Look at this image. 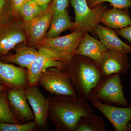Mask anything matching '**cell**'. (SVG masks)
Returning a JSON list of instances; mask_svg holds the SVG:
<instances>
[{
    "label": "cell",
    "instance_id": "cell-1",
    "mask_svg": "<svg viewBox=\"0 0 131 131\" xmlns=\"http://www.w3.org/2000/svg\"><path fill=\"white\" fill-rule=\"evenodd\" d=\"M86 98L78 96H56L50 98L49 118L59 131H75L80 118L94 114Z\"/></svg>",
    "mask_w": 131,
    "mask_h": 131
},
{
    "label": "cell",
    "instance_id": "cell-2",
    "mask_svg": "<svg viewBox=\"0 0 131 131\" xmlns=\"http://www.w3.org/2000/svg\"><path fill=\"white\" fill-rule=\"evenodd\" d=\"M62 69L68 74L78 96L86 99L103 77L98 64L83 56H75Z\"/></svg>",
    "mask_w": 131,
    "mask_h": 131
},
{
    "label": "cell",
    "instance_id": "cell-3",
    "mask_svg": "<svg viewBox=\"0 0 131 131\" xmlns=\"http://www.w3.org/2000/svg\"><path fill=\"white\" fill-rule=\"evenodd\" d=\"M87 100L91 103L99 101L109 105L131 106L124 95L120 74H118L103 77Z\"/></svg>",
    "mask_w": 131,
    "mask_h": 131
},
{
    "label": "cell",
    "instance_id": "cell-4",
    "mask_svg": "<svg viewBox=\"0 0 131 131\" xmlns=\"http://www.w3.org/2000/svg\"><path fill=\"white\" fill-rule=\"evenodd\" d=\"M85 32L77 30L62 37L45 38L37 46L47 49L56 55L61 61L68 63L74 57Z\"/></svg>",
    "mask_w": 131,
    "mask_h": 131
},
{
    "label": "cell",
    "instance_id": "cell-5",
    "mask_svg": "<svg viewBox=\"0 0 131 131\" xmlns=\"http://www.w3.org/2000/svg\"><path fill=\"white\" fill-rule=\"evenodd\" d=\"M70 3L74 10L75 19L70 30L95 33L96 27L100 25L102 13L107 8L106 5L101 3L91 8L86 0H70Z\"/></svg>",
    "mask_w": 131,
    "mask_h": 131
},
{
    "label": "cell",
    "instance_id": "cell-6",
    "mask_svg": "<svg viewBox=\"0 0 131 131\" xmlns=\"http://www.w3.org/2000/svg\"><path fill=\"white\" fill-rule=\"evenodd\" d=\"M39 83L49 93L56 96H78L68 74L61 68L46 69L40 76Z\"/></svg>",
    "mask_w": 131,
    "mask_h": 131
},
{
    "label": "cell",
    "instance_id": "cell-7",
    "mask_svg": "<svg viewBox=\"0 0 131 131\" xmlns=\"http://www.w3.org/2000/svg\"><path fill=\"white\" fill-rule=\"evenodd\" d=\"M35 60L26 69L28 86H36L39 84L40 76L44 71L51 67L63 68L66 63L62 62L54 53L47 49L39 47Z\"/></svg>",
    "mask_w": 131,
    "mask_h": 131
},
{
    "label": "cell",
    "instance_id": "cell-8",
    "mask_svg": "<svg viewBox=\"0 0 131 131\" xmlns=\"http://www.w3.org/2000/svg\"><path fill=\"white\" fill-rule=\"evenodd\" d=\"M54 11L51 4L47 9L29 21L23 20L22 27L31 46H37L45 38L49 30Z\"/></svg>",
    "mask_w": 131,
    "mask_h": 131
},
{
    "label": "cell",
    "instance_id": "cell-9",
    "mask_svg": "<svg viewBox=\"0 0 131 131\" xmlns=\"http://www.w3.org/2000/svg\"><path fill=\"white\" fill-rule=\"evenodd\" d=\"M23 20L18 16L11 22L0 26V57L7 55L18 45L26 43Z\"/></svg>",
    "mask_w": 131,
    "mask_h": 131
},
{
    "label": "cell",
    "instance_id": "cell-10",
    "mask_svg": "<svg viewBox=\"0 0 131 131\" xmlns=\"http://www.w3.org/2000/svg\"><path fill=\"white\" fill-rule=\"evenodd\" d=\"M25 91L32 109L37 126L39 128L45 127L49 118L50 98H46L37 86H28L25 89Z\"/></svg>",
    "mask_w": 131,
    "mask_h": 131
},
{
    "label": "cell",
    "instance_id": "cell-11",
    "mask_svg": "<svg viewBox=\"0 0 131 131\" xmlns=\"http://www.w3.org/2000/svg\"><path fill=\"white\" fill-rule=\"evenodd\" d=\"M7 95L10 108L20 122L26 123L34 120V116L27 102L25 89H8Z\"/></svg>",
    "mask_w": 131,
    "mask_h": 131
},
{
    "label": "cell",
    "instance_id": "cell-12",
    "mask_svg": "<svg viewBox=\"0 0 131 131\" xmlns=\"http://www.w3.org/2000/svg\"><path fill=\"white\" fill-rule=\"evenodd\" d=\"M112 125L116 131H127V125L131 121V106L120 107L95 102L92 103Z\"/></svg>",
    "mask_w": 131,
    "mask_h": 131
},
{
    "label": "cell",
    "instance_id": "cell-13",
    "mask_svg": "<svg viewBox=\"0 0 131 131\" xmlns=\"http://www.w3.org/2000/svg\"><path fill=\"white\" fill-rule=\"evenodd\" d=\"M100 67L103 77L115 74H125L130 68L128 54L115 50H108Z\"/></svg>",
    "mask_w": 131,
    "mask_h": 131
},
{
    "label": "cell",
    "instance_id": "cell-14",
    "mask_svg": "<svg viewBox=\"0 0 131 131\" xmlns=\"http://www.w3.org/2000/svg\"><path fill=\"white\" fill-rule=\"evenodd\" d=\"M0 84L8 89H25L28 86L26 70L0 61Z\"/></svg>",
    "mask_w": 131,
    "mask_h": 131
},
{
    "label": "cell",
    "instance_id": "cell-15",
    "mask_svg": "<svg viewBox=\"0 0 131 131\" xmlns=\"http://www.w3.org/2000/svg\"><path fill=\"white\" fill-rule=\"evenodd\" d=\"M105 46L89 32H85L75 53V56L87 57L95 62L99 66L106 52Z\"/></svg>",
    "mask_w": 131,
    "mask_h": 131
},
{
    "label": "cell",
    "instance_id": "cell-16",
    "mask_svg": "<svg viewBox=\"0 0 131 131\" xmlns=\"http://www.w3.org/2000/svg\"><path fill=\"white\" fill-rule=\"evenodd\" d=\"M100 23L113 30L125 28L131 25V18L128 9L113 7L104 10L101 16Z\"/></svg>",
    "mask_w": 131,
    "mask_h": 131
},
{
    "label": "cell",
    "instance_id": "cell-17",
    "mask_svg": "<svg viewBox=\"0 0 131 131\" xmlns=\"http://www.w3.org/2000/svg\"><path fill=\"white\" fill-rule=\"evenodd\" d=\"M95 33L98 35L100 42L108 50L131 54V46L122 41L113 29L100 25L95 29Z\"/></svg>",
    "mask_w": 131,
    "mask_h": 131
},
{
    "label": "cell",
    "instance_id": "cell-18",
    "mask_svg": "<svg viewBox=\"0 0 131 131\" xmlns=\"http://www.w3.org/2000/svg\"><path fill=\"white\" fill-rule=\"evenodd\" d=\"M15 49V53L0 57V61L7 63H14L21 68L28 69L35 60L38 50L32 46L25 44L17 46Z\"/></svg>",
    "mask_w": 131,
    "mask_h": 131
},
{
    "label": "cell",
    "instance_id": "cell-19",
    "mask_svg": "<svg viewBox=\"0 0 131 131\" xmlns=\"http://www.w3.org/2000/svg\"><path fill=\"white\" fill-rule=\"evenodd\" d=\"M71 17L67 10L57 14H54L50 26L45 38H53L58 37L63 31L70 30L73 25Z\"/></svg>",
    "mask_w": 131,
    "mask_h": 131
},
{
    "label": "cell",
    "instance_id": "cell-20",
    "mask_svg": "<svg viewBox=\"0 0 131 131\" xmlns=\"http://www.w3.org/2000/svg\"><path fill=\"white\" fill-rule=\"evenodd\" d=\"M103 119L94 114L82 116L78 122L75 131H106Z\"/></svg>",
    "mask_w": 131,
    "mask_h": 131
},
{
    "label": "cell",
    "instance_id": "cell-21",
    "mask_svg": "<svg viewBox=\"0 0 131 131\" xmlns=\"http://www.w3.org/2000/svg\"><path fill=\"white\" fill-rule=\"evenodd\" d=\"M7 90L0 93V122L9 124L20 123L14 116L9 106Z\"/></svg>",
    "mask_w": 131,
    "mask_h": 131
},
{
    "label": "cell",
    "instance_id": "cell-22",
    "mask_svg": "<svg viewBox=\"0 0 131 131\" xmlns=\"http://www.w3.org/2000/svg\"><path fill=\"white\" fill-rule=\"evenodd\" d=\"M44 11L35 0H26L19 9L18 15L24 21H29Z\"/></svg>",
    "mask_w": 131,
    "mask_h": 131
},
{
    "label": "cell",
    "instance_id": "cell-23",
    "mask_svg": "<svg viewBox=\"0 0 131 131\" xmlns=\"http://www.w3.org/2000/svg\"><path fill=\"white\" fill-rule=\"evenodd\" d=\"M12 9L11 0H0V26L17 18Z\"/></svg>",
    "mask_w": 131,
    "mask_h": 131
},
{
    "label": "cell",
    "instance_id": "cell-24",
    "mask_svg": "<svg viewBox=\"0 0 131 131\" xmlns=\"http://www.w3.org/2000/svg\"><path fill=\"white\" fill-rule=\"evenodd\" d=\"M37 125L35 121H29L23 124H9L0 122V131H31Z\"/></svg>",
    "mask_w": 131,
    "mask_h": 131
},
{
    "label": "cell",
    "instance_id": "cell-25",
    "mask_svg": "<svg viewBox=\"0 0 131 131\" xmlns=\"http://www.w3.org/2000/svg\"><path fill=\"white\" fill-rule=\"evenodd\" d=\"M89 6L93 8L97 5L108 2L113 7L122 9H128L131 8V0H86Z\"/></svg>",
    "mask_w": 131,
    "mask_h": 131
},
{
    "label": "cell",
    "instance_id": "cell-26",
    "mask_svg": "<svg viewBox=\"0 0 131 131\" xmlns=\"http://www.w3.org/2000/svg\"><path fill=\"white\" fill-rule=\"evenodd\" d=\"M51 4L54 14H57L67 10L69 6V0H52Z\"/></svg>",
    "mask_w": 131,
    "mask_h": 131
},
{
    "label": "cell",
    "instance_id": "cell-27",
    "mask_svg": "<svg viewBox=\"0 0 131 131\" xmlns=\"http://www.w3.org/2000/svg\"><path fill=\"white\" fill-rule=\"evenodd\" d=\"M115 31L117 35L124 38L131 44V25L125 28L116 30Z\"/></svg>",
    "mask_w": 131,
    "mask_h": 131
},
{
    "label": "cell",
    "instance_id": "cell-28",
    "mask_svg": "<svg viewBox=\"0 0 131 131\" xmlns=\"http://www.w3.org/2000/svg\"><path fill=\"white\" fill-rule=\"evenodd\" d=\"M26 0H11L12 9L14 14L18 17L19 9Z\"/></svg>",
    "mask_w": 131,
    "mask_h": 131
},
{
    "label": "cell",
    "instance_id": "cell-29",
    "mask_svg": "<svg viewBox=\"0 0 131 131\" xmlns=\"http://www.w3.org/2000/svg\"><path fill=\"white\" fill-rule=\"evenodd\" d=\"M43 11L49 7V3L52 0H35Z\"/></svg>",
    "mask_w": 131,
    "mask_h": 131
},
{
    "label": "cell",
    "instance_id": "cell-30",
    "mask_svg": "<svg viewBox=\"0 0 131 131\" xmlns=\"http://www.w3.org/2000/svg\"><path fill=\"white\" fill-rule=\"evenodd\" d=\"M7 89H8V88L7 87L0 84V93Z\"/></svg>",
    "mask_w": 131,
    "mask_h": 131
},
{
    "label": "cell",
    "instance_id": "cell-31",
    "mask_svg": "<svg viewBox=\"0 0 131 131\" xmlns=\"http://www.w3.org/2000/svg\"><path fill=\"white\" fill-rule=\"evenodd\" d=\"M127 131H131V123L129 122L127 127Z\"/></svg>",
    "mask_w": 131,
    "mask_h": 131
},
{
    "label": "cell",
    "instance_id": "cell-32",
    "mask_svg": "<svg viewBox=\"0 0 131 131\" xmlns=\"http://www.w3.org/2000/svg\"></svg>",
    "mask_w": 131,
    "mask_h": 131
}]
</instances>
